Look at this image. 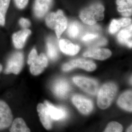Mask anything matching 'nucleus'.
I'll return each mask as SVG.
<instances>
[{
  "label": "nucleus",
  "mask_w": 132,
  "mask_h": 132,
  "mask_svg": "<svg viewBox=\"0 0 132 132\" xmlns=\"http://www.w3.org/2000/svg\"><path fill=\"white\" fill-rule=\"evenodd\" d=\"M104 10L103 5L99 3L94 4L81 11L80 19L85 24L94 25L104 19Z\"/></svg>",
  "instance_id": "nucleus-1"
},
{
  "label": "nucleus",
  "mask_w": 132,
  "mask_h": 132,
  "mask_svg": "<svg viewBox=\"0 0 132 132\" xmlns=\"http://www.w3.org/2000/svg\"><path fill=\"white\" fill-rule=\"evenodd\" d=\"M118 92L116 84L109 82L103 85L100 89L97 96V105L101 109L108 108L112 103Z\"/></svg>",
  "instance_id": "nucleus-2"
},
{
  "label": "nucleus",
  "mask_w": 132,
  "mask_h": 132,
  "mask_svg": "<svg viewBox=\"0 0 132 132\" xmlns=\"http://www.w3.org/2000/svg\"><path fill=\"white\" fill-rule=\"evenodd\" d=\"M46 23L48 27L55 30L58 38L60 37L67 27V20L61 10L48 14Z\"/></svg>",
  "instance_id": "nucleus-3"
},
{
  "label": "nucleus",
  "mask_w": 132,
  "mask_h": 132,
  "mask_svg": "<svg viewBox=\"0 0 132 132\" xmlns=\"http://www.w3.org/2000/svg\"><path fill=\"white\" fill-rule=\"evenodd\" d=\"M28 63L30 66L31 73L34 76H37L42 72L47 67L48 60L44 53L38 55L36 50L34 48L29 54Z\"/></svg>",
  "instance_id": "nucleus-4"
},
{
  "label": "nucleus",
  "mask_w": 132,
  "mask_h": 132,
  "mask_svg": "<svg viewBox=\"0 0 132 132\" xmlns=\"http://www.w3.org/2000/svg\"><path fill=\"white\" fill-rule=\"evenodd\" d=\"M73 81L78 86L89 94L95 95L98 92V83L93 79L82 76H76L73 78Z\"/></svg>",
  "instance_id": "nucleus-5"
},
{
  "label": "nucleus",
  "mask_w": 132,
  "mask_h": 132,
  "mask_svg": "<svg viewBox=\"0 0 132 132\" xmlns=\"http://www.w3.org/2000/svg\"><path fill=\"white\" fill-rule=\"evenodd\" d=\"M24 64V56L21 52L14 53L9 60L5 73L10 74H18L21 71Z\"/></svg>",
  "instance_id": "nucleus-6"
},
{
  "label": "nucleus",
  "mask_w": 132,
  "mask_h": 132,
  "mask_svg": "<svg viewBox=\"0 0 132 132\" xmlns=\"http://www.w3.org/2000/svg\"><path fill=\"white\" fill-rule=\"evenodd\" d=\"M96 65L94 62L90 60H86L83 59H74L66 63L62 66V70L67 71L75 68H78L84 69L86 71H92L96 69Z\"/></svg>",
  "instance_id": "nucleus-7"
},
{
  "label": "nucleus",
  "mask_w": 132,
  "mask_h": 132,
  "mask_svg": "<svg viewBox=\"0 0 132 132\" xmlns=\"http://www.w3.org/2000/svg\"><path fill=\"white\" fill-rule=\"evenodd\" d=\"M72 101L79 112L84 114L90 113L93 109V104L91 100L80 95L72 97Z\"/></svg>",
  "instance_id": "nucleus-8"
},
{
  "label": "nucleus",
  "mask_w": 132,
  "mask_h": 132,
  "mask_svg": "<svg viewBox=\"0 0 132 132\" xmlns=\"http://www.w3.org/2000/svg\"><path fill=\"white\" fill-rule=\"evenodd\" d=\"M12 118L9 106L5 102L0 101V129H4L10 126Z\"/></svg>",
  "instance_id": "nucleus-9"
},
{
  "label": "nucleus",
  "mask_w": 132,
  "mask_h": 132,
  "mask_svg": "<svg viewBox=\"0 0 132 132\" xmlns=\"http://www.w3.org/2000/svg\"><path fill=\"white\" fill-rule=\"evenodd\" d=\"M54 94L59 98H65L70 90V86L68 82L64 79L57 80L52 87Z\"/></svg>",
  "instance_id": "nucleus-10"
},
{
  "label": "nucleus",
  "mask_w": 132,
  "mask_h": 132,
  "mask_svg": "<svg viewBox=\"0 0 132 132\" xmlns=\"http://www.w3.org/2000/svg\"><path fill=\"white\" fill-rule=\"evenodd\" d=\"M52 0H36L34 5V12L37 18H42L47 13L52 5Z\"/></svg>",
  "instance_id": "nucleus-11"
},
{
  "label": "nucleus",
  "mask_w": 132,
  "mask_h": 132,
  "mask_svg": "<svg viewBox=\"0 0 132 132\" xmlns=\"http://www.w3.org/2000/svg\"><path fill=\"white\" fill-rule=\"evenodd\" d=\"M112 52L106 48H93L87 51L84 53V56L92 57L94 59L104 60L111 56Z\"/></svg>",
  "instance_id": "nucleus-12"
},
{
  "label": "nucleus",
  "mask_w": 132,
  "mask_h": 132,
  "mask_svg": "<svg viewBox=\"0 0 132 132\" xmlns=\"http://www.w3.org/2000/svg\"><path fill=\"white\" fill-rule=\"evenodd\" d=\"M37 111L43 126L47 130L51 129L52 127V119L48 113L45 105L42 103L38 104Z\"/></svg>",
  "instance_id": "nucleus-13"
},
{
  "label": "nucleus",
  "mask_w": 132,
  "mask_h": 132,
  "mask_svg": "<svg viewBox=\"0 0 132 132\" xmlns=\"http://www.w3.org/2000/svg\"><path fill=\"white\" fill-rule=\"evenodd\" d=\"M44 104L46 106L47 111L52 119L56 120H61L67 117V112L64 109L61 107H55L47 101H45Z\"/></svg>",
  "instance_id": "nucleus-14"
},
{
  "label": "nucleus",
  "mask_w": 132,
  "mask_h": 132,
  "mask_svg": "<svg viewBox=\"0 0 132 132\" xmlns=\"http://www.w3.org/2000/svg\"><path fill=\"white\" fill-rule=\"evenodd\" d=\"M31 33V31L30 30L25 28L13 34L12 36V40L15 47L18 49L24 47L27 39Z\"/></svg>",
  "instance_id": "nucleus-15"
},
{
  "label": "nucleus",
  "mask_w": 132,
  "mask_h": 132,
  "mask_svg": "<svg viewBox=\"0 0 132 132\" xmlns=\"http://www.w3.org/2000/svg\"><path fill=\"white\" fill-rule=\"evenodd\" d=\"M59 47L62 52L69 55H75L80 51V47L73 44L68 40L61 39L59 41Z\"/></svg>",
  "instance_id": "nucleus-16"
},
{
  "label": "nucleus",
  "mask_w": 132,
  "mask_h": 132,
  "mask_svg": "<svg viewBox=\"0 0 132 132\" xmlns=\"http://www.w3.org/2000/svg\"><path fill=\"white\" fill-rule=\"evenodd\" d=\"M118 104L123 109L131 112L132 111V90H128L121 94L118 100Z\"/></svg>",
  "instance_id": "nucleus-17"
},
{
  "label": "nucleus",
  "mask_w": 132,
  "mask_h": 132,
  "mask_svg": "<svg viewBox=\"0 0 132 132\" xmlns=\"http://www.w3.org/2000/svg\"><path fill=\"white\" fill-rule=\"evenodd\" d=\"M132 24L126 28L123 29L118 35L119 42L126 45L129 47H132Z\"/></svg>",
  "instance_id": "nucleus-18"
},
{
  "label": "nucleus",
  "mask_w": 132,
  "mask_h": 132,
  "mask_svg": "<svg viewBox=\"0 0 132 132\" xmlns=\"http://www.w3.org/2000/svg\"><path fill=\"white\" fill-rule=\"evenodd\" d=\"M118 12L125 17L132 15V0H117Z\"/></svg>",
  "instance_id": "nucleus-19"
},
{
  "label": "nucleus",
  "mask_w": 132,
  "mask_h": 132,
  "mask_svg": "<svg viewBox=\"0 0 132 132\" xmlns=\"http://www.w3.org/2000/svg\"><path fill=\"white\" fill-rule=\"evenodd\" d=\"M132 23V20L130 18H124L119 20L113 19L110 25L109 31L111 34H114L118 31L121 27H125Z\"/></svg>",
  "instance_id": "nucleus-20"
},
{
  "label": "nucleus",
  "mask_w": 132,
  "mask_h": 132,
  "mask_svg": "<svg viewBox=\"0 0 132 132\" xmlns=\"http://www.w3.org/2000/svg\"><path fill=\"white\" fill-rule=\"evenodd\" d=\"M11 132H30L24 120L21 118L15 119L12 124V126L10 129Z\"/></svg>",
  "instance_id": "nucleus-21"
},
{
  "label": "nucleus",
  "mask_w": 132,
  "mask_h": 132,
  "mask_svg": "<svg viewBox=\"0 0 132 132\" xmlns=\"http://www.w3.org/2000/svg\"><path fill=\"white\" fill-rule=\"evenodd\" d=\"M10 0H0V24L4 26L5 14L8 10Z\"/></svg>",
  "instance_id": "nucleus-22"
},
{
  "label": "nucleus",
  "mask_w": 132,
  "mask_h": 132,
  "mask_svg": "<svg viewBox=\"0 0 132 132\" xmlns=\"http://www.w3.org/2000/svg\"><path fill=\"white\" fill-rule=\"evenodd\" d=\"M47 54L48 57L52 60H54L58 57V50L54 43L49 40L47 42Z\"/></svg>",
  "instance_id": "nucleus-23"
},
{
  "label": "nucleus",
  "mask_w": 132,
  "mask_h": 132,
  "mask_svg": "<svg viewBox=\"0 0 132 132\" xmlns=\"http://www.w3.org/2000/svg\"><path fill=\"white\" fill-rule=\"evenodd\" d=\"M122 131V126L120 124L117 122L113 121L109 123L104 132H121Z\"/></svg>",
  "instance_id": "nucleus-24"
},
{
  "label": "nucleus",
  "mask_w": 132,
  "mask_h": 132,
  "mask_svg": "<svg viewBox=\"0 0 132 132\" xmlns=\"http://www.w3.org/2000/svg\"><path fill=\"white\" fill-rule=\"evenodd\" d=\"M68 32L71 38H76L80 32L79 25L76 22L71 23L69 27Z\"/></svg>",
  "instance_id": "nucleus-25"
},
{
  "label": "nucleus",
  "mask_w": 132,
  "mask_h": 132,
  "mask_svg": "<svg viewBox=\"0 0 132 132\" xmlns=\"http://www.w3.org/2000/svg\"><path fill=\"white\" fill-rule=\"evenodd\" d=\"M15 5L19 9H23L28 4V0H14Z\"/></svg>",
  "instance_id": "nucleus-26"
},
{
  "label": "nucleus",
  "mask_w": 132,
  "mask_h": 132,
  "mask_svg": "<svg viewBox=\"0 0 132 132\" xmlns=\"http://www.w3.org/2000/svg\"><path fill=\"white\" fill-rule=\"evenodd\" d=\"M19 24L22 28H27L30 26L31 23L28 19L22 18L19 20Z\"/></svg>",
  "instance_id": "nucleus-27"
},
{
  "label": "nucleus",
  "mask_w": 132,
  "mask_h": 132,
  "mask_svg": "<svg viewBox=\"0 0 132 132\" xmlns=\"http://www.w3.org/2000/svg\"><path fill=\"white\" fill-rule=\"evenodd\" d=\"M97 35L94 34H88L85 35V36L83 37V40L85 41H89L92 40L94 39L97 37Z\"/></svg>",
  "instance_id": "nucleus-28"
},
{
  "label": "nucleus",
  "mask_w": 132,
  "mask_h": 132,
  "mask_svg": "<svg viewBox=\"0 0 132 132\" xmlns=\"http://www.w3.org/2000/svg\"><path fill=\"white\" fill-rule=\"evenodd\" d=\"M132 125H131V126H130L128 128V129L127 130V132H132Z\"/></svg>",
  "instance_id": "nucleus-29"
}]
</instances>
